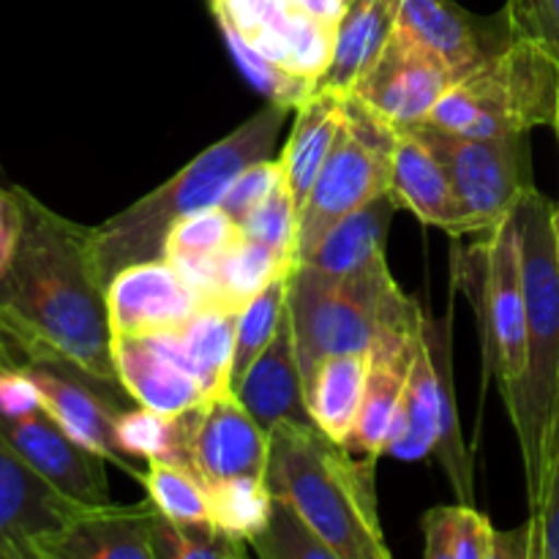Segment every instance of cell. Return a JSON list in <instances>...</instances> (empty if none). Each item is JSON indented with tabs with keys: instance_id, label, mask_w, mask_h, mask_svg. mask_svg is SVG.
<instances>
[{
	"instance_id": "cell-1",
	"label": "cell",
	"mask_w": 559,
	"mask_h": 559,
	"mask_svg": "<svg viewBox=\"0 0 559 559\" xmlns=\"http://www.w3.org/2000/svg\"><path fill=\"white\" fill-rule=\"evenodd\" d=\"M25 229L0 278V338L74 360L102 380H118L107 287L91 251V227L60 216L22 189Z\"/></svg>"
},
{
	"instance_id": "cell-2",
	"label": "cell",
	"mask_w": 559,
	"mask_h": 559,
	"mask_svg": "<svg viewBox=\"0 0 559 559\" xmlns=\"http://www.w3.org/2000/svg\"><path fill=\"white\" fill-rule=\"evenodd\" d=\"M265 486L287 500L336 559H391L377 506V459L360 456L317 426L267 431Z\"/></svg>"
},
{
	"instance_id": "cell-3",
	"label": "cell",
	"mask_w": 559,
	"mask_h": 559,
	"mask_svg": "<svg viewBox=\"0 0 559 559\" xmlns=\"http://www.w3.org/2000/svg\"><path fill=\"white\" fill-rule=\"evenodd\" d=\"M289 112L295 109L267 102L246 123L191 158L167 183L131 202L126 211L115 213L98 227H91L93 262L104 287L115 273L134 262L164 260V243L175 222L202 207L218 205L229 183L246 167L276 156Z\"/></svg>"
},
{
	"instance_id": "cell-4",
	"label": "cell",
	"mask_w": 559,
	"mask_h": 559,
	"mask_svg": "<svg viewBox=\"0 0 559 559\" xmlns=\"http://www.w3.org/2000/svg\"><path fill=\"white\" fill-rule=\"evenodd\" d=\"M522 240L524 298H527V360L524 374L506 402L522 448L530 506L544 475V453L559 391V251L555 235V202L538 189L516 205Z\"/></svg>"
},
{
	"instance_id": "cell-5",
	"label": "cell",
	"mask_w": 559,
	"mask_h": 559,
	"mask_svg": "<svg viewBox=\"0 0 559 559\" xmlns=\"http://www.w3.org/2000/svg\"><path fill=\"white\" fill-rule=\"evenodd\" d=\"M287 311L304 382L322 360L369 355L388 333L413 331L424 322V309L399 287L388 260L347 276L298 262L289 271Z\"/></svg>"
},
{
	"instance_id": "cell-6",
	"label": "cell",
	"mask_w": 559,
	"mask_h": 559,
	"mask_svg": "<svg viewBox=\"0 0 559 559\" xmlns=\"http://www.w3.org/2000/svg\"><path fill=\"white\" fill-rule=\"evenodd\" d=\"M559 66L535 44L513 36L511 47L448 87L426 123L467 136L530 134L555 129Z\"/></svg>"
},
{
	"instance_id": "cell-7",
	"label": "cell",
	"mask_w": 559,
	"mask_h": 559,
	"mask_svg": "<svg viewBox=\"0 0 559 559\" xmlns=\"http://www.w3.org/2000/svg\"><path fill=\"white\" fill-rule=\"evenodd\" d=\"M385 453L402 462L435 456L445 469L459 502L475 506L473 453L464 442L453 388V317H424L418 355L388 435Z\"/></svg>"
},
{
	"instance_id": "cell-8",
	"label": "cell",
	"mask_w": 559,
	"mask_h": 559,
	"mask_svg": "<svg viewBox=\"0 0 559 559\" xmlns=\"http://www.w3.org/2000/svg\"><path fill=\"white\" fill-rule=\"evenodd\" d=\"M453 284L475 309L486 380L502 399L516 388L527 360V298L516 211L469 249H453Z\"/></svg>"
},
{
	"instance_id": "cell-9",
	"label": "cell",
	"mask_w": 559,
	"mask_h": 559,
	"mask_svg": "<svg viewBox=\"0 0 559 559\" xmlns=\"http://www.w3.org/2000/svg\"><path fill=\"white\" fill-rule=\"evenodd\" d=\"M393 131L366 112L353 96H344L342 120L331 153L317 175L298 216L295 265L317 249L342 218L388 191Z\"/></svg>"
},
{
	"instance_id": "cell-10",
	"label": "cell",
	"mask_w": 559,
	"mask_h": 559,
	"mask_svg": "<svg viewBox=\"0 0 559 559\" xmlns=\"http://www.w3.org/2000/svg\"><path fill=\"white\" fill-rule=\"evenodd\" d=\"M0 440L60 495L85 508L109 506L107 459L49 415L16 366L0 358Z\"/></svg>"
},
{
	"instance_id": "cell-11",
	"label": "cell",
	"mask_w": 559,
	"mask_h": 559,
	"mask_svg": "<svg viewBox=\"0 0 559 559\" xmlns=\"http://www.w3.org/2000/svg\"><path fill=\"white\" fill-rule=\"evenodd\" d=\"M420 140L431 147L451 178L467 222V235L495 233L522 202L533 183L530 134L467 136L420 123Z\"/></svg>"
},
{
	"instance_id": "cell-12",
	"label": "cell",
	"mask_w": 559,
	"mask_h": 559,
	"mask_svg": "<svg viewBox=\"0 0 559 559\" xmlns=\"http://www.w3.org/2000/svg\"><path fill=\"white\" fill-rule=\"evenodd\" d=\"M0 358L27 377L49 415L71 437L102 453L120 473L145 484V473L134 467L118 437V420L129 409L123 407V396H129L123 385L102 380L69 358L41 349L14 347L5 338H0Z\"/></svg>"
},
{
	"instance_id": "cell-13",
	"label": "cell",
	"mask_w": 559,
	"mask_h": 559,
	"mask_svg": "<svg viewBox=\"0 0 559 559\" xmlns=\"http://www.w3.org/2000/svg\"><path fill=\"white\" fill-rule=\"evenodd\" d=\"M453 82L451 71L429 49L393 27L349 96L391 131H409L429 120Z\"/></svg>"
},
{
	"instance_id": "cell-14",
	"label": "cell",
	"mask_w": 559,
	"mask_h": 559,
	"mask_svg": "<svg viewBox=\"0 0 559 559\" xmlns=\"http://www.w3.org/2000/svg\"><path fill=\"white\" fill-rule=\"evenodd\" d=\"M189 469L207 486L233 478H265L271 437L235 391L207 396L183 413Z\"/></svg>"
},
{
	"instance_id": "cell-15",
	"label": "cell",
	"mask_w": 559,
	"mask_h": 559,
	"mask_svg": "<svg viewBox=\"0 0 559 559\" xmlns=\"http://www.w3.org/2000/svg\"><path fill=\"white\" fill-rule=\"evenodd\" d=\"M85 511L0 440V559H47L49 546Z\"/></svg>"
},
{
	"instance_id": "cell-16",
	"label": "cell",
	"mask_w": 559,
	"mask_h": 559,
	"mask_svg": "<svg viewBox=\"0 0 559 559\" xmlns=\"http://www.w3.org/2000/svg\"><path fill=\"white\" fill-rule=\"evenodd\" d=\"M396 27L429 49L451 71L453 80L473 74L513 41L506 9L500 14L480 16L456 0H402Z\"/></svg>"
},
{
	"instance_id": "cell-17",
	"label": "cell",
	"mask_w": 559,
	"mask_h": 559,
	"mask_svg": "<svg viewBox=\"0 0 559 559\" xmlns=\"http://www.w3.org/2000/svg\"><path fill=\"white\" fill-rule=\"evenodd\" d=\"M205 309L173 260H147L123 267L107 282L112 336H156L189 322Z\"/></svg>"
},
{
	"instance_id": "cell-18",
	"label": "cell",
	"mask_w": 559,
	"mask_h": 559,
	"mask_svg": "<svg viewBox=\"0 0 559 559\" xmlns=\"http://www.w3.org/2000/svg\"><path fill=\"white\" fill-rule=\"evenodd\" d=\"M388 194L399 211H409L426 227L442 229L451 238L467 235V222L451 178L418 131H393Z\"/></svg>"
},
{
	"instance_id": "cell-19",
	"label": "cell",
	"mask_w": 559,
	"mask_h": 559,
	"mask_svg": "<svg viewBox=\"0 0 559 559\" xmlns=\"http://www.w3.org/2000/svg\"><path fill=\"white\" fill-rule=\"evenodd\" d=\"M112 358L131 402L151 413L180 415L207 399L202 382L162 336H112Z\"/></svg>"
},
{
	"instance_id": "cell-20",
	"label": "cell",
	"mask_w": 559,
	"mask_h": 559,
	"mask_svg": "<svg viewBox=\"0 0 559 559\" xmlns=\"http://www.w3.org/2000/svg\"><path fill=\"white\" fill-rule=\"evenodd\" d=\"M251 418L265 431L276 429L282 424L317 426L306 402V382L300 371L298 347H295V333L289 311L284 314L276 336L267 344L265 353L246 369L238 385L233 388Z\"/></svg>"
},
{
	"instance_id": "cell-21",
	"label": "cell",
	"mask_w": 559,
	"mask_h": 559,
	"mask_svg": "<svg viewBox=\"0 0 559 559\" xmlns=\"http://www.w3.org/2000/svg\"><path fill=\"white\" fill-rule=\"evenodd\" d=\"M420 331H424V322L413 331L388 333L369 353L364 404H360L358 424L347 440L349 451L369 459L385 456L388 435L396 420L399 404H402L404 388H407L409 371L418 355Z\"/></svg>"
},
{
	"instance_id": "cell-22",
	"label": "cell",
	"mask_w": 559,
	"mask_h": 559,
	"mask_svg": "<svg viewBox=\"0 0 559 559\" xmlns=\"http://www.w3.org/2000/svg\"><path fill=\"white\" fill-rule=\"evenodd\" d=\"M156 519L151 497L136 506L87 508L49 546L47 559H156Z\"/></svg>"
},
{
	"instance_id": "cell-23",
	"label": "cell",
	"mask_w": 559,
	"mask_h": 559,
	"mask_svg": "<svg viewBox=\"0 0 559 559\" xmlns=\"http://www.w3.org/2000/svg\"><path fill=\"white\" fill-rule=\"evenodd\" d=\"M402 0H349L336 27V44L317 91L347 96L396 27Z\"/></svg>"
},
{
	"instance_id": "cell-24",
	"label": "cell",
	"mask_w": 559,
	"mask_h": 559,
	"mask_svg": "<svg viewBox=\"0 0 559 559\" xmlns=\"http://www.w3.org/2000/svg\"><path fill=\"white\" fill-rule=\"evenodd\" d=\"M344 96L328 91H317L295 109V123L287 136V145L282 147L278 158L284 167V183L293 197L298 216L304 211L309 191L331 153L336 140L338 120H342Z\"/></svg>"
},
{
	"instance_id": "cell-25",
	"label": "cell",
	"mask_w": 559,
	"mask_h": 559,
	"mask_svg": "<svg viewBox=\"0 0 559 559\" xmlns=\"http://www.w3.org/2000/svg\"><path fill=\"white\" fill-rule=\"evenodd\" d=\"M396 211L399 205L388 191L374 197L364 207L342 218L306 257L304 265L317 267L322 273H333V276H347V273L380 265L388 260L385 240Z\"/></svg>"
},
{
	"instance_id": "cell-26",
	"label": "cell",
	"mask_w": 559,
	"mask_h": 559,
	"mask_svg": "<svg viewBox=\"0 0 559 559\" xmlns=\"http://www.w3.org/2000/svg\"><path fill=\"white\" fill-rule=\"evenodd\" d=\"M238 314L240 311L202 309L175 331L156 333L178 355L180 364L202 382L207 396L233 391L229 388V366H233Z\"/></svg>"
},
{
	"instance_id": "cell-27",
	"label": "cell",
	"mask_w": 559,
	"mask_h": 559,
	"mask_svg": "<svg viewBox=\"0 0 559 559\" xmlns=\"http://www.w3.org/2000/svg\"><path fill=\"white\" fill-rule=\"evenodd\" d=\"M369 355L349 353L322 360L306 380V402L317 429L347 445L364 404Z\"/></svg>"
},
{
	"instance_id": "cell-28",
	"label": "cell",
	"mask_w": 559,
	"mask_h": 559,
	"mask_svg": "<svg viewBox=\"0 0 559 559\" xmlns=\"http://www.w3.org/2000/svg\"><path fill=\"white\" fill-rule=\"evenodd\" d=\"M426 559H495L497 530L475 506H437L420 519Z\"/></svg>"
},
{
	"instance_id": "cell-29",
	"label": "cell",
	"mask_w": 559,
	"mask_h": 559,
	"mask_svg": "<svg viewBox=\"0 0 559 559\" xmlns=\"http://www.w3.org/2000/svg\"><path fill=\"white\" fill-rule=\"evenodd\" d=\"M213 16H216L218 27H222L224 38H227V47L229 52H233L238 69L243 71L246 80H249L251 85L267 98V102L282 104V107H289V109H298L306 98L314 96L317 93L314 82L295 74V71H289L287 66L276 63V60L267 58L265 52H260V49H257L254 44H251L249 38H246L243 33L227 20V16H218V14Z\"/></svg>"
},
{
	"instance_id": "cell-30",
	"label": "cell",
	"mask_w": 559,
	"mask_h": 559,
	"mask_svg": "<svg viewBox=\"0 0 559 559\" xmlns=\"http://www.w3.org/2000/svg\"><path fill=\"white\" fill-rule=\"evenodd\" d=\"M287 293H289V273L278 276L276 282L267 284L254 300L240 309L238 328H235V349L233 366H229V388L240 382L251 364L267 349V344L276 336L284 314H287Z\"/></svg>"
},
{
	"instance_id": "cell-31",
	"label": "cell",
	"mask_w": 559,
	"mask_h": 559,
	"mask_svg": "<svg viewBox=\"0 0 559 559\" xmlns=\"http://www.w3.org/2000/svg\"><path fill=\"white\" fill-rule=\"evenodd\" d=\"M207 506L213 524L249 544L271 516L273 495L265 478H233L207 486Z\"/></svg>"
},
{
	"instance_id": "cell-32",
	"label": "cell",
	"mask_w": 559,
	"mask_h": 559,
	"mask_svg": "<svg viewBox=\"0 0 559 559\" xmlns=\"http://www.w3.org/2000/svg\"><path fill=\"white\" fill-rule=\"evenodd\" d=\"M243 238L240 224L224 207H202L173 224L164 243V257L173 262L213 260Z\"/></svg>"
},
{
	"instance_id": "cell-33",
	"label": "cell",
	"mask_w": 559,
	"mask_h": 559,
	"mask_svg": "<svg viewBox=\"0 0 559 559\" xmlns=\"http://www.w3.org/2000/svg\"><path fill=\"white\" fill-rule=\"evenodd\" d=\"M156 559H243L251 546L233 538L218 524L207 522H169L158 511L153 527Z\"/></svg>"
},
{
	"instance_id": "cell-34",
	"label": "cell",
	"mask_w": 559,
	"mask_h": 559,
	"mask_svg": "<svg viewBox=\"0 0 559 559\" xmlns=\"http://www.w3.org/2000/svg\"><path fill=\"white\" fill-rule=\"evenodd\" d=\"M249 546L262 559H336L331 546L282 497H273L271 516Z\"/></svg>"
},
{
	"instance_id": "cell-35",
	"label": "cell",
	"mask_w": 559,
	"mask_h": 559,
	"mask_svg": "<svg viewBox=\"0 0 559 559\" xmlns=\"http://www.w3.org/2000/svg\"><path fill=\"white\" fill-rule=\"evenodd\" d=\"M145 489L153 506L167 516L169 522H207L211 506H207V489L191 469L173 462H147Z\"/></svg>"
},
{
	"instance_id": "cell-36",
	"label": "cell",
	"mask_w": 559,
	"mask_h": 559,
	"mask_svg": "<svg viewBox=\"0 0 559 559\" xmlns=\"http://www.w3.org/2000/svg\"><path fill=\"white\" fill-rule=\"evenodd\" d=\"M533 524V559H559V391L544 453V475L535 502L530 506Z\"/></svg>"
},
{
	"instance_id": "cell-37",
	"label": "cell",
	"mask_w": 559,
	"mask_h": 559,
	"mask_svg": "<svg viewBox=\"0 0 559 559\" xmlns=\"http://www.w3.org/2000/svg\"><path fill=\"white\" fill-rule=\"evenodd\" d=\"M240 229L249 240L267 246L284 260L295 262V246H298V207L289 197L287 183L278 186L260 207L240 222Z\"/></svg>"
},
{
	"instance_id": "cell-38",
	"label": "cell",
	"mask_w": 559,
	"mask_h": 559,
	"mask_svg": "<svg viewBox=\"0 0 559 559\" xmlns=\"http://www.w3.org/2000/svg\"><path fill=\"white\" fill-rule=\"evenodd\" d=\"M506 14L513 36L535 44L559 66V0H508Z\"/></svg>"
},
{
	"instance_id": "cell-39",
	"label": "cell",
	"mask_w": 559,
	"mask_h": 559,
	"mask_svg": "<svg viewBox=\"0 0 559 559\" xmlns=\"http://www.w3.org/2000/svg\"><path fill=\"white\" fill-rule=\"evenodd\" d=\"M284 183V167L282 158H262V162H254L251 167H246L238 178L229 183L227 194L222 197L218 207L229 213L235 222H243L254 207H260L278 186Z\"/></svg>"
},
{
	"instance_id": "cell-40",
	"label": "cell",
	"mask_w": 559,
	"mask_h": 559,
	"mask_svg": "<svg viewBox=\"0 0 559 559\" xmlns=\"http://www.w3.org/2000/svg\"><path fill=\"white\" fill-rule=\"evenodd\" d=\"M22 229H25V202L22 186L0 189V278L9 273L16 251H20Z\"/></svg>"
},
{
	"instance_id": "cell-41",
	"label": "cell",
	"mask_w": 559,
	"mask_h": 559,
	"mask_svg": "<svg viewBox=\"0 0 559 559\" xmlns=\"http://www.w3.org/2000/svg\"><path fill=\"white\" fill-rule=\"evenodd\" d=\"M495 559H533V524L527 522L508 533H497Z\"/></svg>"
},
{
	"instance_id": "cell-42",
	"label": "cell",
	"mask_w": 559,
	"mask_h": 559,
	"mask_svg": "<svg viewBox=\"0 0 559 559\" xmlns=\"http://www.w3.org/2000/svg\"><path fill=\"white\" fill-rule=\"evenodd\" d=\"M347 3L349 0H293L295 9H300L304 14L314 16V20H320L322 25H331V27H338Z\"/></svg>"
},
{
	"instance_id": "cell-43",
	"label": "cell",
	"mask_w": 559,
	"mask_h": 559,
	"mask_svg": "<svg viewBox=\"0 0 559 559\" xmlns=\"http://www.w3.org/2000/svg\"><path fill=\"white\" fill-rule=\"evenodd\" d=\"M555 235H557V251H559V202L555 205Z\"/></svg>"
},
{
	"instance_id": "cell-44",
	"label": "cell",
	"mask_w": 559,
	"mask_h": 559,
	"mask_svg": "<svg viewBox=\"0 0 559 559\" xmlns=\"http://www.w3.org/2000/svg\"><path fill=\"white\" fill-rule=\"evenodd\" d=\"M555 131H557V136H559V91H557V118H555Z\"/></svg>"
}]
</instances>
